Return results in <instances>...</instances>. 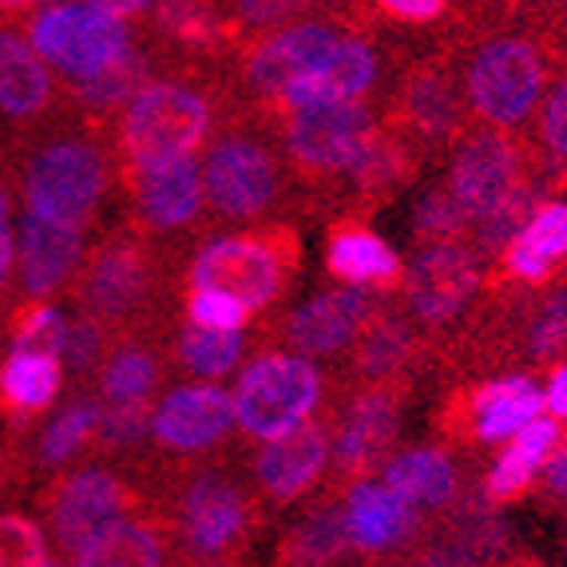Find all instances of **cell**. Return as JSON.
<instances>
[{
	"instance_id": "6da1fadb",
	"label": "cell",
	"mask_w": 567,
	"mask_h": 567,
	"mask_svg": "<svg viewBox=\"0 0 567 567\" xmlns=\"http://www.w3.org/2000/svg\"><path fill=\"white\" fill-rule=\"evenodd\" d=\"M551 76V52L532 37H492L468 60L464 92L468 104L492 127H520L544 104Z\"/></svg>"
},
{
	"instance_id": "7a4b0ae2",
	"label": "cell",
	"mask_w": 567,
	"mask_h": 567,
	"mask_svg": "<svg viewBox=\"0 0 567 567\" xmlns=\"http://www.w3.org/2000/svg\"><path fill=\"white\" fill-rule=\"evenodd\" d=\"M322 398V373L313 361L293 358V353H266L243 369L235 385V421L243 433L258 441L293 433L306 425Z\"/></svg>"
},
{
	"instance_id": "3957f363",
	"label": "cell",
	"mask_w": 567,
	"mask_h": 567,
	"mask_svg": "<svg viewBox=\"0 0 567 567\" xmlns=\"http://www.w3.org/2000/svg\"><path fill=\"white\" fill-rule=\"evenodd\" d=\"M210 123V107L199 92L183 84H143L123 112V155L132 167L195 155Z\"/></svg>"
},
{
	"instance_id": "277c9868",
	"label": "cell",
	"mask_w": 567,
	"mask_h": 567,
	"mask_svg": "<svg viewBox=\"0 0 567 567\" xmlns=\"http://www.w3.org/2000/svg\"><path fill=\"white\" fill-rule=\"evenodd\" d=\"M32 48L68 80H87L132 52L123 20L95 4H48L37 12L29 32Z\"/></svg>"
},
{
	"instance_id": "5b68a950",
	"label": "cell",
	"mask_w": 567,
	"mask_h": 567,
	"mask_svg": "<svg viewBox=\"0 0 567 567\" xmlns=\"http://www.w3.org/2000/svg\"><path fill=\"white\" fill-rule=\"evenodd\" d=\"M107 190V163L92 143L60 140L40 147L24 167L29 210L56 218L68 227H84Z\"/></svg>"
},
{
	"instance_id": "8992f818",
	"label": "cell",
	"mask_w": 567,
	"mask_h": 567,
	"mask_svg": "<svg viewBox=\"0 0 567 567\" xmlns=\"http://www.w3.org/2000/svg\"><path fill=\"white\" fill-rule=\"evenodd\" d=\"M207 203L223 218H255L278 195V167L262 143L250 135H227L203 163Z\"/></svg>"
},
{
	"instance_id": "52a82bcc",
	"label": "cell",
	"mask_w": 567,
	"mask_h": 567,
	"mask_svg": "<svg viewBox=\"0 0 567 567\" xmlns=\"http://www.w3.org/2000/svg\"><path fill=\"white\" fill-rule=\"evenodd\" d=\"M373 135H378L373 112L358 100L293 107L286 123V147L310 171H346Z\"/></svg>"
},
{
	"instance_id": "ba28073f",
	"label": "cell",
	"mask_w": 567,
	"mask_h": 567,
	"mask_svg": "<svg viewBox=\"0 0 567 567\" xmlns=\"http://www.w3.org/2000/svg\"><path fill=\"white\" fill-rule=\"evenodd\" d=\"M481 290V266L476 255L461 243H433L409 262L405 293L421 322L445 326Z\"/></svg>"
},
{
	"instance_id": "9c48e42d",
	"label": "cell",
	"mask_w": 567,
	"mask_h": 567,
	"mask_svg": "<svg viewBox=\"0 0 567 567\" xmlns=\"http://www.w3.org/2000/svg\"><path fill=\"white\" fill-rule=\"evenodd\" d=\"M528 175V159H524L520 143L508 140L504 127H481L461 140L453 155V171H449V187L464 203L468 215H481L492 203L501 199L504 190Z\"/></svg>"
},
{
	"instance_id": "30bf717a",
	"label": "cell",
	"mask_w": 567,
	"mask_h": 567,
	"mask_svg": "<svg viewBox=\"0 0 567 567\" xmlns=\"http://www.w3.org/2000/svg\"><path fill=\"white\" fill-rule=\"evenodd\" d=\"M190 286L238 293L250 310H258L282 286V255L262 238H218L195 258Z\"/></svg>"
},
{
	"instance_id": "8fae6325",
	"label": "cell",
	"mask_w": 567,
	"mask_h": 567,
	"mask_svg": "<svg viewBox=\"0 0 567 567\" xmlns=\"http://www.w3.org/2000/svg\"><path fill=\"white\" fill-rule=\"evenodd\" d=\"M235 425V398H227L210 381L171 389L152 416L155 441L175 453H199V449L218 445Z\"/></svg>"
},
{
	"instance_id": "7c38bea8",
	"label": "cell",
	"mask_w": 567,
	"mask_h": 567,
	"mask_svg": "<svg viewBox=\"0 0 567 567\" xmlns=\"http://www.w3.org/2000/svg\"><path fill=\"white\" fill-rule=\"evenodd\" d=\"M373 313H378V302H373L369 286L341 282L338 290H326L322 298H313L293 313L290 326H286V338L306 358H330V353L346 350L373 322Z\"/></svg>"
},
{
	"instance_id": "4fadbf2b",
	"label": "cell",
	"mask_w": 567,
	"mask_h": 567,
	"mask_svg": "<svg viewBox=\"0 0 567 567\" xmlns=\"http://www.w3.org/2000/svg\"><path fill=\"white\" fill-rule=\"evenodd\" d=\"M183 548L195 559H218L235 548L246 532V501L243 492L223 476H199L190 481L179 504Z\"/></svg>"
},
{
	"instance_id": "5bb4252c",
	"label": "cell",
	"mask_w": 567,
	"mask_h": 567,
	"mask_svg": "<svg viewBox=\"0 0 567 567\" xmlns=\"http://www.w3.org/2000/svg\"><path fill=\"white\" fill-rule=\"evenodd\" d=\"M80 258H84V227H68L56 218H44L37 210L24 215L20 223V290L29 298H48L56 293L68 278L76 275Z\"/></svg>"
},
{
	"instance_id": "9a60e30c",
	"label": "cell",
	"mask_w": 567,
	"mask_h": 567,
	"mask_svg": "<svg viewBox=\"0 0 567 567\" xmlns=\"http://www.w3.org/2000/svg\"><path fill=\"white\" fill-rule=\"evenodd\" d=\"M378 80V56L361 40H338L310 72L278 92L286 107H313V104H341V100H361Z\"/></svg>"
},
{
	"instance_id": "2e32d148",
	"label": "cell",
	"mask_w": 567,
	"mask_h": 567,
	"mask_svg": "<svg viewBox=\"0 0 567 567\" xmlns=\"http://www.w3.org/2000/svg\"><path fill=\"white\" fill-rule=\"evenodd\" d=\"M123 508H127V492H123V484L115 481L112 473H100V468L76 473L72 481L60 484L56 501H52V532H56V544L68 551V559H72L92 532L120 520Z\"/></svg>"
},
{
	"instance_id": "e0dca14e",
	"label": "cell",
	"mask_w": 567,
	"mask_h": 567,
	"mask_svg": "<svg viewBox=\"0 0 567 567\" xmlns=\"http://www.w3.org/2000/svg\"><path fill=\"white\" fill-rule=\"evenodd\" d=\"M135 203H140L147 227L155 230H175L195 223L203 203H207L203 167L195 163V155L155 163V167H135Z\"/></svg>"
},
{
	"instance_id": "ac0fdd59",
	"label": "cell",
	"mask_w": 567,
	"mask_h": 567,
	"mask_svg": "<svg viewBox=\"0 0 567 567\" xmlns=\"http://www.w3.org/2000/svg\"><path fill=\"white\" fill-rule=\"evenodd\" d=\"M330 461V441L318 425H298L293 433L266 441V449L255 461V476L275 501L302 496Z\"/></svg>"
},
{
	"instance_id": "d6986e66",
	"label": "cell",
	"mask_w": 567,
	"mask_h": 567,
	"mask_svg": "<svg viewBox=\"0 0 567 567\" xmlns=\"http://www.w3.org/2000/svg\"><path fill=\"white\" fill-rule=\"evenodd\" d=\"M152 290V262L140 246L112 243L92 258L84 278V302L100 318H123L147 298Z\"/></svg>"
},
{
	"instance_id": "ffe728a7",
	"label": "cell",
	"mask_w": 567,
	"mask_h": 567,
	"mask_svg": "<svg viewBox=\"0 0 567 567\" xmlns=\"http://www.w3.org/2000/svg\"><path fill=\"white\" fill-rule=\"evenodd\" d=\"M333 44H338V37L322 24H293V29L275 32L255 48V56L246 64V84L258 95H278L290 80L310 72Z\"/></svg>"
},
{
	"instance_id": "44dd1931",
	"label": "cell",
	"mask_w": 567,
	"mask_h": 567,
	"mask_svg": "<svg viewBox=\"0 0 567 567\" xmlns=\"http://www.w3.org/2000/svg\"><path fill=\"white\" fill-rule=\"evenodd\" d=\"M341 516H346V532L358 551H389L413 528V504L401 501L389 484L373 481L353 484Z\"/></svg>"
},
{
	"instance_id": "7402d4cb",
	"label": "cell",
	"mask_w": 567,
	"mask_h": 567,
	"mask_svg": "<svg viewBox=\"0 0 567 567\" xmlns=\"http://www.w3.org/2000/svg\"><path fill=\"white\" fill-rule=\"evenodd\" d=\"M544 405H548V398L539 393V385L532 378H504V381H492V385L476 389L473 401H468L476 441H484V445L512 441L532 416L544 413Z\"/></svg>"
},
{
	"instance_id": "603a6c76",
	"label": "cell",
	"mask_w": 567,
	"mask_h": 567,
	"mask_svg": "<svg viewBox=\"0 0 567 567\" xmlns=\"http://www.w3.org/2000/svg\"><path fill=\"white\" fill-rule=\"evenodd\" d=\"M567 258V203H544L528 218V227L504 250V266L512 278L528 286H544Z\"/></svg>"
},
{
	"instance_id": "cb8c5ba5",
	"label": "cell",
	"mask_w": 567,
	"mask_h": 567,
	"mask_svg": "<svg viewBox=\"0 0 567 567\" xmlns=\"http://www.w3.org/2000/svg\"><path fill=\"white\" fill-rule=\"evenodd\" d=\"M48 100H52L48 60L32 48V40L0 29V112L12 120H29L44 112Z\"/></svg>"
},
{
	"instance_id": "d4e9b609",
	"label": "cell",
	"mask_w": 567,
	"mask_h": 567,
	"mask_svg": "<svg viewBox=\"0 0 567 567\" xmlns=\"http://www.w3.org/2000/svg\"><path fill=\"white\" fill-rule=\"evenodd\" d=\"M398 433V405L389 393H365L350 405L346 425L333 445V464L341 473H361L373 461H381Z\"/></svg>"
},
{
	"instance_id": "484cf974",
	"label": "cell",
	"mask_w": 567,
	"mask_h": 567,
	"mask_svg": "<svg viewBox=\"0 0 567 567\" xmlns=\"http://www.w3.org/2000/svg\"><path fill=\"white\" fill-rule=\"evenodd\" d=\"M330 275L353 286H393L401 282V258L398 250L365 227H338L326 250Z\"/></svg>"
},
{
	"instance_id": "4316f807",
	"label": "cell",
	"mask_w": 567,
	"mask_h": 567,
	"mask_svg": "<svg viewBox=\"0 0 567 567\" xmlns=\"http://www.w3.org/2000/svg\"><path fill=\"white\" fill-rule=\"evenodd\" d=\"M163 559H167L163 539L155 536L147 524L120 516V520L92 532V536L76 548L72 564H80V567H155V564H163Z\"/></svg>"
},
{
	"instance_id": "83f0119b",
	"label": "cell",
	"mask_w": 567,
	"mask_h": 567,
	"mask_svg": "<svg viewBox=\"0 0 567 567\" xmlns=\"http://www.w3.org/2000/svg\"><path fill=\"white\" fill-rule=\"evenodd\" d=\"M405 120L413 135L429 143H449L461 132V100L441 68H425L405 84Z\"/></svg>"
},
{
	"instance_id": "f1b7e54d",
	"label": "cell",
	"mask_w": 567,
	"mask_h": 567,
	"mask_svg": "<svg viewBox=\"0 0 567 567\" xmlns=\"http://www.w3.org/2000/svg\"><path fill=\"white\" fill-rule=\"evenodd\" d=\"M385 484L413 508H445L456 496V468L441 449H413L389 461Z\"/></svg>"
},
{
	"instance_id": "f546056e",
	"label": "cell",
	"mask_w": 567,
	"mask_h": 567,
	"mask_svg": "<svg viewBox=\"0 0 567 567\" xmlns=\"http://www.w3.org/2000/svg\"><path fill=\"white\" fill-rule=\"evenodd\" d=\"M64 361L56 353L40 350H12L4 369H0V398L9 401L17 413H40L56 401Z\"/></svg>"
},
{
	"instance_id": "4dcf8cb0",
	"label": "cell",
	"mask_w": 567,
	"mask_h": 567,
	"mask_svg": "<svg viewBox=\"0 0 567 567\" xmlns=\"http://www.w3.org/2000/svg\"><path fill=\"white\" fill-rule=\"evenodd\" d=\"M536 199H539V183L536 175H524L512 190H504L501 199L492 203L488 210L473 218V238L481 255H504L512 246V238L528 227V218L536 215Z\"/></svg>"
},
{
	"instance_id": "1f68e13d",
	"label": "cell",
	"mask_w": 567,
	"mask_h": 567,
	"mask_svg": "<svg viewBox=\"0 0 567 567\" xmlns=\"http://www.w3.org/2000/svg\"><path fill=\"white\" fill-rule=\"evenodd\" d=\"M346 175L365 195H389V190L401 187L413 175V155H409V147L401 140H389V135L378 132L361 147L358 159L346 167Z\"/></svg>"
},
{
	"instance_id": "d6a6232c",
	"label": "cell",
	"mask_w": 567,
	"mask_h": 567,
	"mask_svg": "<svg viewBox=\"0 0 567 567\" xmlns=\"http://www.w3.org/2000/svg\"><path fill=\"white\" fill-rule=\"evenodd\" d=\"M243 333L238 330H210V326L190 322L179 338V361L203 381H215L238 365L243 358Z\"/></svg>"
},
{
	"instance_id": "836d02e7",
	"label": "cell",
	"mask_w": 567,
	"mask_h": 567,
	"mask_svg": "<svg viewBox=\"0 0 567 567\" xmlns=\"http://www.w3.org/2000/svg\"><path fill=\"white\" fill-rule=\"evenodd\" d=\"M143 87V60L140 52H123L115 64H107L104 72H95L87 80H76V100L92 112H112V107L127 104L135 92Z\"/></svg>"
},
{
	"instance_id": "e575fe53",
	"label": "cell",
	"mask_w": 567,
	"mask_h": 567,
	"mask_svg": "<svg viewBox=\"0 0 567 567\" xmlns=\"http://www.w3.org/2000/svg\"><path fill=\"white\" fill-rule=\"evenodd\" d=\"M413 353V333L401 318H381L365 330V341H361L358 353V369L365 373L369 381L393 378L401 365Z\"/></svg>"
},
{
	"instance_id": "d590c367",
	"label": "cell",
	"mask_w": 567,
	"mask_h": 567,
	"mask_svg": "<svg viewBox=\"0 0 567 567\" xmlns=\"http://www.w3.org/2000/svg\"><path fill=\"white\" fill-rule=\"evenodd\" d=\"M159 385V361L147 350H120L104 369V401L127 405V401H152Z\"/></svg>"
},
{
	"instance_id": "8d00e7d4",
	"label": "cell",
	"mask_w": 567,
	"mask_h": 567,
	"mask_svg": "<svg viewBox=\"0 0 567 567\" xmlns=\"http://www.w3.org/2000/svg\"><path fill=\"white\" fill-rule=\"evenodd\" d=\"M473 223V215L464 210V203L453 195V187H433L425 190L413 207V235L425 246L433 243H453L464 227Z\"/></svg>"
},
{
	"instance_id": "74e56055",
	"label": "cell",
	"mask_w": 567,
	"mask_h": 567,
	"mask_svg": "<svg viewBox=\"0 0 567 567\" xmlns=\"http://www.w3.org/2000/svg\"><path fill=\"white\" fill-rule=\"evenodd\" d=\"M92 433H100V409H95L92 401H80V405L64 409V413L48 425L44 441H40V461L44 464L72 461V456L92 441Z\"/></svg>"
},
{
	"instance_id": "f35d334b",
	"label": "cell",
	"mask_w": 567,
	"mask_h": 567,
	"mask_svg": "<svg viewBox=\"0 0 567 567\" xmlns=\"http://www.w3.org/2000/svg\"><path fill=\"white\" fill-rule=\"evenodd\" d=\"M528 353L532 361H551L567 353V286H551L528 318Z\"/></svg>"
},
{
	"instance_id": "ab89813d",
	"label": "cell",
	"mask_w": 567,
	"mask_h": 567,
	"mask_svg": "<svg viewBox=\"0 0 567 567\" xmlns=\"http://www.w3.org/2000/svg\"><path fill=\"white\" fill-rule=\"evenodd\" d=\"M346 548H353L350 532H346V516L318 512V516L306 520L302 532L290 539L286 559H293V564H330V559H338Z\"/></svg>"
},
{
	"instance_id": "60d3db41",
	"label": "cell",
	"mask_w": 567,
	"mask_h": 567,
	"mask_svg": "<svg viewBox=\"0 0 567 567\" xmlns=\"http://www.w3.org/2000/svg\"><path fill=\"white\" fill-rule=\"evenodd\" d=\"M250 306L227 290H210V286H195L187 302V318L195 326H210V330H243L250 318Z\"/></svg>"
},
{
	"instance_id": "b9f144b4",
	"label": "cell",
	"mask_w": 567,
	"mask_h": 567,
	"mask_svg": "<svg viewBox=\"0 0 567 567\" xmlns=\"http://www.w3.org/2000/svg\"><path fill=\"white\" fill-rule=\"evenodd\" d=\"M159 24L183 44H210L218 32L215 12L203 0H163L159 4Z\"/></svg>"
},
{
	"instance_id": "7bdbcfd3",
	"label": "cell",
	"mask_w": 567,
	"mask_h": 567,
	"mask_svg": "<svg viewBox=\"0 0 567 567\" xmlns=\"http://www.w3.org/2000/svg\"><path fill=\"white\" fill-rule=\"evenodd\" d=\"M0 564H20V567L52 564L37 524L24 520V516H0Z\"/></svg>"
},
{
	"instance_id": "ee69618b",
	"label": "cell",
	"mask_w": 567,
	"mask_h": 567,
	"mask_svg": "<svg viewBox=\"0 0 567 567\" xmlns=\"http://www.w3.org/2000/svg\"><path fill=\"white\" fill-rule=\"evenodd\" d=\"M64 333H68V318L52 306H37L20 318L17 333H12V350H40V353H56L60 358V346H64Z\"/></svg>"
},
{
	"instance_id": "f6af8a7d",
	"label": "cell",
	"mask_w": 567,
	"mask_h": 567,
	"mask_svg": "<svg viewBox=\"0 0 567 567\" xmlns=\"http://www.w3.org/2000/svg\"><path fill=\"white\" fill-rule=\"evenodd\" d=\"M152 409L147 401H127V405H107V413H100V436L112 449H132L143 436L152 433Z\"/></svg>"
},
{
	"instance_id": "bcb514c9",
	"label": "cell",
	"mask_w": 567,
	"mask_h": 567,
	"mask_svg": "<svg viewBox=\"0 0 567 567\" xmlns=\"http://www.w3.org/2000/svg\"><path fill=\"white\" fill-rule=\"evenodd\" d=\"M539 461L536 456H528L520 445H508V453L501 456V461L492 464L488 473V501H516V496H524L532 484V476H536Z\"/></svg>"
},
{
	"instance_id": "7dc6e473",
	"label": "cell",
	"mask_w": 567,
	"mask_h": 567,
	"mask_svg": "<svg viewBox=\"0 0 567 567\" xmlns=\"http://www.w3.org/2000/svg\"><path fill=\"white\" fill-rule=\"evenodd\" d=\"M104 358V333L95 318H80V322H68L64 346H60V361H64L72 373H87V369L100 365Z\"/></svg>"
},
{
	"instance_id": "c3c4849f",
	"label": "cell",
	"mask_w": 567,
	"mask_h": 567,
	"mask_svg": "<svg viewBox=\"0 0 567 567\" xmlns=\"http://www.w3.org/2000/svg\"><path fill=\"white\" fill-rule=\"evenodd\" d=\"M539 147L548 152L551 167H567V76L539 112Z\"/></svg>"
},
{
	"instance_id": "681fc988",
	"label": "cell",
	"mask_w": 567,
	"mask_h": 567,
	"mask_svg": "<svg viewBox=\"0 0 567 567\" xmlns=\"http://www.w3.org/2000/svg\"><path fill=\"white\" fill-rule=\"evenodd\" d=\"M559 441H564V429H559V416H556V421H548V416H544V413L532 416L528 425H524L520 433L512 436V445H520L524 453L536 456L539 464L548 461V456H556Z\"/></svg>"
},
{
	"instance_id": "f907efd6",
	"label": "cell",
	"mask_w": 567,
	"mask_h": 567,
	"mask_svg": "<svg viewBox=\"0 0 567 567\" xmlns=\"http://www.w3.org/2000/svg\"><path fill=\"white\" fill-rule=\"evenodd\" d=\"M313 0H235L238 17L246 24H282V20L298 17L302 9H310Z\"/></svg>"
},
{
	"instance_id": "816d5d0a",
	"label": "cell",
	"mask_w": 567,
	"mask_h": 567,
	"mask_svg": "<svg viewBox=\"0 0 567 567\" xmlns=\"http://www.w3.org/2000/svg\"><path fill=\"white\" fill-rule=\"evenodd\" d=\"M389 17L409 20V24H425V20H436L445 12V0H378Z\"/></svg>"
},
{
	"instance_id": "f5cc1de1",
	"label": "cell",
	"mask_w": 567,
	"mask_h": 567,
	"mask_svg": "<svg viewBox=\"0 0 567 567\" xmlns=\"http://www.w3.org/2000/svg\"><path fill=\"white\" fill-rule=\"evenodd\" d=\"M12 250H17V243H12V203L9 190L0 187V286L12 270Z\"/></svg>"
},
{
	"instance_id": "db71d44e",
	"label": "cell",
	"mask_w": 567,
	"mask_h": 567,
	"mask_svg": "<svg viewBox=\"0 0 567 567\" xmlns=\"http://www.w3.org/2000/svg\"><path fill=\"white\" fill-rule=\"evenodd\" d=\"M548 409L559 416V421H567V365H559L556 373H551V381H548Z\"/></svg>"
},
{
	"instance_id": "11a10c76",
	"label": "cell",
	"mask_w": 567,
	"mask_h": 567,
	"mask_svg": "<svg viewBox=\"0 0 567 567\" xmlns=\"http://www.w3.org/2000/svg\"><path fill=\"white\" fill-rule=\"evenodd\" d=\"M548 488L567 501V441L556 449V456H551V464H548Z\"/></svg>"
},
{
	"instance_id": "9f6ffc18",
	"label": "cell",
	"mask_w": 567,
	"mask_h": 567,
	"mask_svg": "<svg viewBox=\"0 0 567 567\" xmlns=\"http://www.w3.org/2000/svg\"><path fill=\"white\" fill-rule=\"evenodd\" d=\"M87 4H95V9H104V12H112V17H140L152 0H87Z\"/></svg>"
},
{
	"instance_id": "6f0895ef",
	"label": "cell",
	"mask_w": 567,
	"mask_h": 567,
	"mask_svg": "<svg viewBox=\"0 0 567 567\" xmlns=\"http://www.w3.org/2000/svg\"><path fill=\"white\" fill-rule=\"evenodd\" d=\"M4 9H24V4H32V0H0Z\"/></svg>"
}]
</instances>
